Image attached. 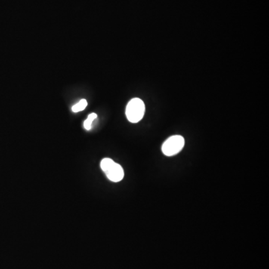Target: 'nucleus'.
Masks as SVG:
<instances>
[{"label": "nucleus", "mask_w": 269, "mask_h": 269, "mask_svg": "<svg viewBox=\"0 0 269 269\" xmlns=\"http://www.w3.org/2000/svg\"><path fill=\"white\" fill-rule=\"evenodd\" d=\"M100 168L106 174L109 180L114 183L121 181L124 177V171L119 164L114 162L112 159L105 158L100 162Z\"/></svg>", "instance_id": "obj_1"}, {"label": "nucleus", "mask_w": 269, "mask_h": 269, "mask_svg": "<svg viewBox=\"0 0 269 269\" xmlns=\"http://www.w3.org/2000/svg\"><path fill=\"white\" fill-rule=\"evenodd\" d=\"M145 112V105L139 98H133L129 102L126 109V115L130 122L135 124L142 120Z\"/></svg>", "instance_id": "obj_2"}, {"label": "nucleus", "mask_w": 269, "mask_h": 269, "mask_svg": "<svg viewBox=\"0 0 269 269\" xmlns=\"http://www.w3.org/2000/svg\"><path fill=\"white\" fill-rule=\"evenodd\" d=\"M185 145V139L181 135H173L168 138L162 144V151L166 156L178 154Z\"/></svg>", "instance_id": "obj_3"}, {"label": "nucleus", "mask_w": 269, "mask_h": 269, "mask_svg": "<svg viewBox=\"0 0 269 269\" xmlns=\"http://www.w3.org/2000/svg\"><path fill=\"white\" fill-rule=\"evenodd\" d=\"M87 105H88V103H87L86 100H80L79 103L73 106L72 110L73 112H82L87 107Z\"/></svg>", "instance_id": "obj_4"}, {"label": "nucleus", "mask_w": 269, "mask_h": 269, "mask_svg": "<svg viewBox=\"0 0 269 269\" xmlns=\"http://www.w3.org/2000/svg\"><path fill=\"white\" fill-rule=\"evenodd\" d=\"M97 118V115L95 113L90 114L87 118L86 121L84 122V127L87 130H90L92 127V123L96 118Z\"/></svg>", "instance_id": "obj_5"}]
</instances>
